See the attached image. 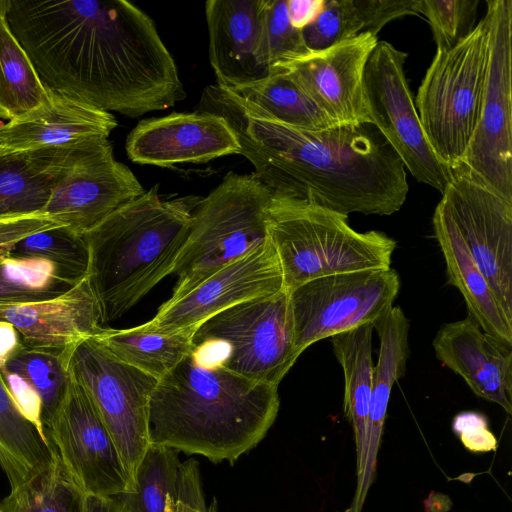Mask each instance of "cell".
<instances>
[{
	"mask_svg": "<svg viewBox=\"0 0 512 512\" xmlns=\"http://www.w3.org/2000/svg\"><path fill=\"white\" fill-rule=\"evenodd\" d=\"M202 111L223 116L240 154L274 197L310 202L348 215H391L409 186L401 159L371 124L309 131L245 112L217 85L205 89Z\"/></svg>",
	"mask_w": 512,
	"mask_h": 512,
	"instance_id": "1",
	"label": "cell"
},
{
	"mask_svg": "<svg viewBox=\"0 0 512 512\" xmlns=\"http://www.w3.org/2000/svg\"><path fill=\"white\" fill-rule=\"evenodd\" d=\"M278 386L250 380L192 353L158 379L148 408L150 443L213 463H234L274 423Z\"/></svg>",
	"mask_w": 512,
	"mask_h": 512,
	"instance_id": "2",
	"label": "cell"
},
{
	"mask_svg": "<svg viewBox=\"0 0 512 512\" xmlns=\"http://www.w3.org/2000/svg\"><path fill=\"white\" fill-rule=\"evenodd\" d=\"M6 17L46 89L113 111L128 62L122 0H7Z\"/></svg>",
	"mask_w": 512,
	"mask_h": 512,
	"instance_id": "3",
	"label": "cell"
},
{
	"mask_svg": "<svg viewBox=\"0 0 512 512\" xmlns=\"http://www.w3.org/2000/svg\"><path fill=\"white\" fill-rule=\"evenodd\" d=\"M193 207L189 199L161 198L154 186L83 235L102 324L122 317L171 274L192 226Z\"/></svg>",
	"mask_w": 512,
	"mask_h": 512,
	"instance_id": "4",
	"label": "cell"
},
{
	"mask_svg": "<svg viewBox=\"0 0 512 512\" xmlns=\"http://www.w3.org/2000/svg\"><path fill=\"white\" fill-rule=\"evenodd\" d=\"M268 236L287 291L324 276L391 268L396 241L379 231L358 232L347 215L319 205L271 198Z\"/></svg>",
	"mask_w": 512,
	"mask_h": 512,
	"instance_id": "5",
	"label": "cell"
},
{
	"mask_svg": "<svg viewBox=\"0 0 512 512\" xmlns=\"http://www.w3.org/2000/svg\"><path fill=\"white\" fill-rule=\"evenodd\" d=\"M271 198V191L253 173L229 172L197 203L171 272L177 281L170 301L267 242Z\"/></svg>",
	"mask_w": 512,
	"mask_h": 512,
	"instance_id": "6",
	"label": "cell"
},
{
	"mask_svg": "<svg viewBox=\"0 0 512 512\" xmlns=\"http://www.w3.org/2000/svg\"><path fill=\"white\" fill-rule=\"evenodd\" d=\"M192 343L199 361L278 386L300 356L288 291L252 298L214 314L194 330Z\"/></svg>",
	"mask_w": 512,
	"mask_h": 512,
	"instance_id": "7",
	"label": "cell"
},
{
	"mask_svg": "<svg viewBox=\"0 0 512 512\" xmlns=\"http://www.w3.org/2000/svg\"><path fill=\"white\" fill-rule=\"evenodd\" d=\"M489 37L484 17L450 50H436L415 107L426 139L451 171L462 162L484 98Z\"/></svg>",
	"mask_w": 512,
	"mask_h": 512,
	"instance_id": "8",
	"label": "cell"
},
{
	"mask_svg": "<svg viewBox=\"0 0 512 512\" xmlns=\"http://www.w3.org/2000/svg\"><path fill=\"white\" fill-rule=\"evenodd\" d=\"M34 152L53 177L43 213L80 236L145 193L129 167L114 158L108 138Z\"/></svg>",
	"mask_w": 512,
	"mask_h": 512,
	"instance_id": "9",
	"label": "cell"
},
{
	"mask_svg": "<svg viewBox=\"0 0 512 512\" xmlns=\"http://www.w3.org/2000/svg\"><path fill=\"white\" fill-rule=\"evenodd\" d=\"M486 6L489 51L482 109L456 169L512 202V1L488 0Z\"/></svg>",
	"mask_w": 512,
	"mask_h": 512,
	"instance_id": "10",
	"label": "cell"
},
{
	"mask_svg": "<svg viewBox=\"0 0 512 512\" xmlns=\"http://www.w3.org/2000/svg\"><path fill=\"white\" fill-rule=\"evenodd\" d=\"M400 287L399 274L389 268L324 276L288 291L298 354L317 341L375 325L393 307Z\"/></svg>",
	"mask_w": 512,
	"mask_h": 512,
	"instance_id": "11",
	"label": "cell"
},
{
	"mask_svg": "<svg viewBox=\"0 0 512 512\" xmlns=\"http://www.w3.org/2000/svg\"><path fill=\"white\" fill-rule=\"evenodd\" d=\"M408 54L378 41L363 72L362 89L369 124L389 143L410 174L441 193L452 171L428 143L416 110L404 64Z\"/></svg>",
	"mask_w": 512,
	"mask_h": 512,
	"instance_id": "12",
	"label": "cell"
},
{
	"mask_svg": "<svg viewBox=\"0 0 512 512\" xmlns=\"http://www.w3.org/2000/svg\"><path fill=\"white\" fill-rule=\"evenodd\" d=\"M63 355L93 400L134 479L150 444L148 408L158 379L120 361L92 337Z\"/></svg>",
	"mask_w": 512,
	"mask_h": 512,
	"instance_id": "13",
	"label": "cell"
},
{
	"mask_svg": "<svg viewBox=\"0 0 512 512\" xmlns=\"http://www.w3.org/2000/svg\"><path fill=\"white\" fill-rule=\"evenodd\" d=\"M46 436L84 494L116 497L133 492L134 479L109 430L90 395L71 372L66 394Z\"/></svg>",
	"mask_w": 512,
	"mask_h": 512,
	"instance_id": "14",
	"label": "cell"
},
{
	"mask_svg": "<svg viewBox=\"0 0 512 512\" xmlns=\"http://www.w3.org/2000/svg\"><path fill=\"white\" fill-rule=\"evenodd\" d=\"M441 200L499 304L512 320V202L459 169L452 170Z\"/></svg>",
	"mask_w": 512,
	"mask_h": 512,
	"instance_id": "15",
	"label": "cell"
},
{
	"mask_svg": "<svg viewBox=\"0 0 512 512\" xmlns=\"http://www.w3.org/2000/svg\"><path fill=\"white\" fill-rule=\"evenodd\" d=\"M284 289L276 251L270 241L222 268L188 294L163 303L156 315L138 326L172 334L194 330L214 314L240 302Z\"/></svg>",
	"mask_w": 512,
	"mask_h": 512,
	"instance_id": "16",
	"label": "cell"
},
{
	"mask_svg": "<svg viewBox=\"0 0 512 512\" xmlns=\"http://www.w3.org/2000/svg\"><path fill=\"white\" fill-rule=\"evenodd\" d=\"M378 43L368 32L271 68L286 72L339 125L369 124L362 89L366 62Z\"/></svg>",
	"mask_w": 512,
	"mask_h": 512,
	"instance_id": "17",
	"label": "cell"
},
{
	"mask_svg": "<svg viewBox=\"0 0 512 512\" xmlns=\"http://www.w3.org/2000/svg\"><path fill=\"white\" fill-rule=\"evenodd\" d=\"M125 149L135 163L172 167L240 154L241 146L223 116L201 110L140 121L128 134Z\"/></svg>",
	"mask_w": 512,
	"mask_h": 512,
	"instance_id": "18",
	"label": "cell"
},
{
	"mask_svg": "<svg viewBox=\"0 0 512 512\" xmlns=\"http://www.w3.org/2000/svg\"><path fill=\"white\" fill-rule=\"evenodd\" d=\"M0 320L11 323L25 346L65 353L93 337L102 313L89 273L66 291L25 303H0Z\"/></svg>",
	"mask_w": 512,
	"mask_h": 512,
	"instance_id": "19",
	"label": "cell"
},
{
	"mask_svg": "<svg viewBox=\"0 0 512 512\" xmlns=\"http://www.w3.org/2000/svg\"><path fill=\"white\" fill-rule=\"evenodd\" d=\"M432 345L437 359L478 397L512 413V347L485 333L469 315L443 325Z\"/></svg>",
	"mask_w": 512,
	"mask_h": 512,
	"instance_id": "20",
	"label": "cell"
},
{
	"mask_svg": "<svg viewBox=\"0 0 512 512\" xmlns=\"http://www.w3.org/2000/svg\"><path fill=\"white\" fill-rule=\"evenodd\" d=\"M115 117L47 89V96L26 114L0 124V155L28 153L108 138Z\"/></svg>",
	"mask_w": 512,
	"mask_h": 512,
	"instance_id": "21",
	"label": "cell"
},
{
	"mask_svg": "<svg viewBox=\"0 0 512 512\" xmlns=\"http://www.w3.org/2000/svg\"><path fill=\"white\" fill-rule=\"evenodd\" d=\"M263 6L264 0L205 3L209 59L218 87L248 84L270 73L258 60Z\"/></svg>",
	"mask_w": 512,
	"mask_h": 512,
	"instance_id": "22",
	"label": "cell"
},
{
	"mask_svg": "<svg viewBox=\"0 0 512 512\" xmlns=\"http://www.w3.org/2000/svg\"><path fill=\"white\" fill-rule=\"evenodd\" d=\"M432 223L434 237L444 256L448 282L462 294L468 315L485 333L512 347V320L473 260L442 200L435 208Z\"/></svg>",
	"mask_w": 512,
	"mask_h": 512,
	"instance_id": "23",
	"label": "cell"
},
{
	"mask_svg": "<svg viewBox=\"0 0 512 512\" xmlns=\"http://www.w3.org/2000/svg\"><path fill=\"white\" fill-rule=\"evenodd\" d=\"M373 324L330 337L332 349L344 374L343 410L352 424L357 452V488L350 508L346 512H361L365 489L368 414L373 380L372 333Z\"/></svg>",
	"mask_w": 512,
	"mask_h": 512,
	"instance_id": "24",
	"label": "cell"
},
{
	"mask_svg": "<svg viewBox=\"0 0 512 512\" xmlns=\"http://www.w3.org/2000/svg\"><path fill=\"white\" fill-rule=\"evenodd\" d=\"M409 328V320L398 306L392 307L374 325L379 336L380 347L378 361L373 369L369 403L366 490H369L374 480L377 454L392 388L406 371L409 357Z\"/></svg>",
	"mask_w": 512,
	"mask_h": 512,
	"instance_id": "25",
	"label": "cell"
},
{
	"mask_svg": "<svg viewBox=\"0 0 512 512\" xmlns=\"http://www.w3.org/2000/svg\"><path fill=\"white\" fill-rule=\"evenodd\" d=\"M220 89L245 112L262 119L309 131L339 125L286 72L278 68H271L266 77L257 81Z\"/></svg>",
	"mask_w": 512,
	"mask_h": 512,
	"instance_id": "26",
	"label": "cell"
},
{
	"mask_svg": "<svg viewBox=\"0 0 512 512\" xmlns=\"http://www.w3.org/2000/svg\"><path fill=\"white\" fill-rule=\"evenodd\" d=\"M55 446L16 407L0 369V465L11 489L47 468Z\"/></svg>",
	"mask_w": 512,
	"mask_h": 512,
	"instance_id": "27",
	"label": "cell"
},
{
	"mask_svg": "<svg viewBox=\"0 0 512 512\" xmlns=\"http://www.w3.org/2000/svg\"><path fill=\"white\" fill-rule=\"evenodd\" d=\"M194 332L172 334L129 329L101 328L92 338L120 361L160 379L192 353Z\"/></svg>",
	"mask_w": 512,
	"mask_h": 512,
	"instance_id": "28",
	"label": "cell"
},
{
	"mask_svg": "<svg viewBox=\"0 0 512 512\" xmlns=\"http://www.w3.org/2000/svg\"><path fill=\"white\" fill-rule=\"evenodd\" d=\"M7 0H0V119L18 118L40 105L47 89L6 17Z\"/></svg>",
	"mask_w": 512,
	"mask_h": 512,
	"instance_id": "29",
	"label": "cell"
},
{
	"mask_svg": "<svg viewBox=\"0 0 512 512\" xmlns=\"http://www.w3.org/2000/svg\"><path fill=\"white\" fill-rule=\"evenodd\" d=\"M179 452L150 443L134 473L133 492L116 496L126 512H176Z\"/></svg>",
	"mask_w": 512,
	"mask_h": 512,
	"instance_id": "30",
	"label": "cell"
},
{
	"mask_svg": "<svg viewBox=\"0 0 512 512\" xmlns=\"http://www.w3.org/2000/svg\"><path fill=\"white\" fill-rule=\"evenodd\" d=\"M52 186L36 152L0 155V217L43 213Z\"/></svg>",
	"mask_w": 512,
	"mask_h": 512,
	"instance_id": "31",
	"label": "cell"
},
{
	"mask_svg": "<svg viewBox=\"0 0 512 512\" xmlns=\"http://www.w3.org/2000/svg\"><path fill=\"white\" fill-rule=\"evenodd\" d=\"M83 498L57 455L47 468L11 489L0 512H82Z\"/></svg>",
	"mask_w": 512,
	"mask_h": 512,
	"instance_id": "32",
	"label": "cell"
},
{
	"mask_svg": "<svg viewBox=\"0 0 512 512\" xmlns=\"http://www.w3.org/2000/svg\"><path fill=\"white\" fill-rule=\"evenodd\" d=\"M4 369L23 377L39 393L42 400V424L46 434L70 380L65 356L61 352L30 348L23 344Z\"/></svg>",
	"mask_w": 512,
	"mask_h": 512,
	"instance_id": "33",
	"label": "cell"
},
{
	"mask_svg": "<svg viewBox=\"0 0 512 512\" xmlns=\"http://www.w3.org/2000/svg\"><path fill=\"white\" fill-rule=\"evenodd\" d=\"M10 255L51 261L76 282L89 273V250L84 237L61 225L21 239Z\"/></svg>",
	"mask_w": 512,
	"mask_h": 512,
	"instance_id": "34",
	"label": "cell"
},
{
	"mask_svg": "<svg viewBox=\"0 0 512 512\" xmlns=\"http://www.w3.org/2000/svg\"><path fill=\"white\" fill-rule=\"evenodd\" d=\"M307 52L302 31L290 22L287 0H264L259 63L270 71L277 63Z\"/></svg>",
	"mask_w": 512,
	"mask_h": 512,
	"instance_id": "35",
	"label": "cell"
},
{
	"mask_svg": "<svg viewBox=\"0 0 512 512\" xmlns=\"http://www.w3.org/2000/svg\"><path fill=\"white\" fill-rule=\"evenodd\" d=\"M309 51H319L365 32L355 0H325L317 17L302 30Z\"/></svg>",
	"mask_w": 512,
	"mask_h": 512,
	"instance_id": "36",
	"label": "cell"
},
{
	"mask_svg": "<svg viewBox=\"0 0 512 512\" xmlns=\"http://www.w3.org/2000/svg\"><path fill=\"white\" fill-rule=\"evenodd\" d=\"M478 0H418V13L431 27L437 50H450L474 29Z\"/></svg>",
	"mask_w": 512,
	"mask_h": 512,
	"instance_id": "37",
	"label": "cell"
},
{
	"mask_svg": "<svg viewBox=\"0 0 512 512\" xmlns=\"http://www.w3.org/2000/svg\"><path fill=\"white\" fill-rule=\"evenodd\" d=\"M0 277L25 289L56 294L76 283L56 264L37 257L9 255L0 264Z\"/></svg>",
	"mask_w": 512,
	"mask_h": 512,
	"instance_id": "38",
	"label": "cell"
},
{
	"mask_svg": "<svg viewBox=\"0 0 512 512\" xmlns=\"http://www.w3.org/2000/svg\"><path fill=\"white\" fill-rule=\"evenodd\" d=\"M365 23V32L377 36L390 21L408 15L418 16V0H355Z\"/></svg>",
	"mask_w": 512,
	"mask_h": 512,
	"instance_id": "39",
	"label": "cell"
},
{
	"mask_svg": "<svg viewBox=\"0 0 512 512\" xmlns=\"http://www.w3.org/2000/svg\"><path fill=\"white\" fill-rule=\"evenodd\" d=\"M176 512H210L202 488L199 464L195 458H189L179 467Z\"/></svg>",
	"mask_w": 512,
	"mask_h": 512,
	"instance_id": "40",
	"label": "cell"
},
{
	"mask_svg": "<svg viewBox=\"0 0 512 512\" xmlns=\"http://www.w3.org/2000/svg\"><path fill=\"white\" fill-rule=\"evenodd\" d=\"M453 430L463 445L472 452L495 450L497 441L488 429L486 418L475 412L458 414L453 421Z\"/></svg>",
	"mask_w": 512,
	"mask_h": 512,
	"instance_id": "41",
	"label": "cell"
},
{
	"mask_svg": "<svg viewBox=\"0 0 512 512\" xmlns=\"http://www.w3.org/2000/svg\"><path fill=\"white\" fill-rule=\"evenodd\" d=\"M1 371L11 397L20 413L46 436L42 424V400L39 393L20 375L5 369Z\"/></svg>",
	"mask_w": 512,
	"mask_h": 512,
	"instance_id": "42",
	"label": "cell"
},
{
	"mask_svg": "<svg viewBox=\"0 0 512 512\" xmlns=\"http://www.w3.org/2000/svg\"><path fill=\"white\" fill-rule=\"evenodd\" d=\"M325 0H287L289 19L293 27L302 30L320 13Z\"/></svg>",
	"mask_w": 512,
	"mask_h": 512,
	"instance_id": "43",
	"label": "cell"
},
{
	"mask_svg": "<svg viewBox=\"0 0 512 512\" xmlns=\"http://www.w3.org/2000/svg\"><path fill=\"white\" fill-rule=\"evenodd\" d=\"M58 294L22 288L0 277V303H25L45 300Z\"/></svg>",
	"mask_w": 512,
	"mask_h": 512,
	"instance_id": "44",
	"label": "cell"
},
{
	"mask_svg": "<svg viewBox=\"0 0 512 512\" xmlns=\"http://www.w3.org/2000/svg\"><path fill=\"white\" fill-rule=\"evenodd\" d=\"M23 346L19 332L9 322L0 320V369H4L6 363Z\"/></svg>",
	"mask_w": 512,
	"mask_h": 512,
	"instance_id": "45",
	"label": "cell"
},
{
	"mask_svg": "<svg viewBox=\"0 0 512 512\" xmlns=\"http://www.w3.org/2000/svg\"><path fill=\"white\" fill-rule=\"evenodd\" d=\"M82 512H126L117 497L84 494Z\"/></svg>",
	"mask_w": 512,
	"mask_h": 512,
	"instance_id": "46",
	"label": "cell"
},
{
	"mask_svg": "<svg viewBox=\"0 0 512 512\" xmlns=\"http://www.w3.org/2000/svg\"><path fill=\"white\" fill-rule=\"evenodd\" d=\"M12 246H0V264L10 255Z\"/></svg>",
	"mask_w": 512,
	"mask_h": 512,
	"instance_id": "47",
	"label": "cell"
},
{
	"mask_svg": "<svg viewBox=\"0 0 512 512\" xmlns=\"http://www.w3.org/2000/svg\"><path fill=\"white\" fill-rule=\"evenodd\" d=\"M209 508L210 512H218L216 500H213V502L209 505Z\"/></svg>",
	"mask_w": 512,
	"mask_h": 512,
	"instance_id": "48",
	"label": "cell"
}]
</instances>
